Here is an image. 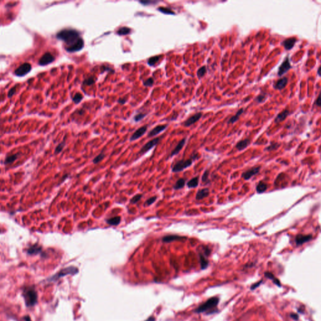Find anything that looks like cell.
Listing matches in <instances>:
<instances>
[{
	"mask_svg": "<svg viewBox=\"0 0 321 321\" xmlns=\"http://www.w3.org/2000/svg\"><path fill=\"white\" fill-rule=\"evenodd\" d=\"M145 116H146V114L141 113V114H137V115L134 117V120L136 122H138V121H140L141 119H143Z\"/></svg>",
	"mask_w": 321,
	"mask_h": 321,
	"instance_id": "cell-42",
	"label": "cell"
},
{
	"mask_svg": "<svg viewBox=\"0 0 321 321\" xmlns=\"http://www.w3.org/2000/svg\"><path fill=\"white\" fill-rule=\"evenodd\" d=\"M131 30L129 28L126 27H123L118 30V31L117 32V33L119 35H126L129 34L131 33Z\"/></svg>",
	"mask_w": 321,
	"mask_h": 321,
	"instance_id": "cell-30",
	"label": "cell"
},
{
	"mask_svg": "<svg viewBox=\"0 0 321 321\" xmlns=\"http://www.w3.org/2000/svg\"><path fill=\"white\" fill-rule=\"evenodd\" d=\"M185 183H186V180L183 178H180L176 182V183L174 184V185L173 186V188L175 190L180 189L185 186Z\"/></svg>",
	"mask_w": 321,
	"mask_h": 321,
	"instance_id": "cell-25",
	"label": "cell"
},
{
	"mask_svg": "<svg viewBox=\"0 0 321 321\" xmlns=\"http://www.w3.org/2000/svg\"><path fill=\"white\" fill-rule=\"evenodd\" d=\"M54 60L55 57L50 52H46L40 58L38 61V64L41 66H46L48 64L52 63Z\"/></svg>",
	"mask_w": 321,
	"mask_h": 321,
	"instance_id": "cell-8",
	"label": "cell"
},
{
	"mask_svg": "<svg viewBox=\"0 0 321 321\" xmlns=\"http://www.w3.org/2000/svg\"><path fill=\"white\" fill-rule=\"evenodd\" d=\"M312 236L310 235H298L295 238V242L297 245H300L305 242L310 241V240H312Z\"/></svg>",
	"mask_w": 321,
	"mask_h": 321,
	"instance_id": "cell-15",
	"label": "cell"
},
{
	"mask_svg": "<svg viewBox=\"0 0 321 321\" xmlns=\"http://www.w3.org/2000/svg\"><path fill=\"white\" fill-rule=\"evenodd\" d=\"M24 319H25V320L26 321H31V320H30V318L29 317H28V316H26V317H25Z\"/></svg>",
	"mask_w": 321,
	"mask_h": 321,
	"instance_id": "cell-51",
	"label": "cell"
},
{
	"mask_svg": "<svg viewBox=\"0 0 321 321\" xmlns=\"http://www.w3.org/2000/svg\"><path fill=\"white\" fill-rule=\"evenodd\" d=\"M168 127V125L167 124H164V125H157L153 129H152L148 134V137L149 138H151V137H153V136H155L158 134H159V133H161V132H163V131H164L166 128Z\"/></svg>",
	"mask_w": 321,
	"mask_h": 321,
	"instance_id": "cell-14",
	"label": "cell"
},
{
	"mask_svg": "<svg viewBox=\"0 0 321 321\" xmlns=\"http://www.w3.org/2000/svg\"><path fill=\"white\" fill-rule=\"evenodd\" d=\"M121 218L120 216H115L113 218H110L106 220L107 223L110 225H118L120 222Z\"/></svg>",
	"mask_w": 321,
	"mask_h": 321,
	"instance_id": "cell-27",
	"label": "cell"
},
{
	"mask_svg": "<svg viewBox=\"0 0 321 321\" xmlns=\"http://www.w3.org/2000/svg\"><path fill=\"white\" fill-rule=\"evenodd\" d=\"M243 111H244V110H243V109H242V108H241V109H240V110L236 112V114L235 115H233V117H231L229 119V120H228V124H233V123H235V122H236V121L238 120V119H239V117H240V115L243 112Z\"/></svg>",
	"mask_w": 321,
	"mask_h": 321,
	"instance_id": "cell-26",
	"label": "cell"
},
{
	"mask_svg": "<svg viewBox=\"0 0 321 321\" xmlns=\"http://www.w3.org/2000/svg\"><path fill=\"white\" fill-rule=\"evenodd\" d=\"M209 189L208 188H203L202 189L198 190L197 193L196 195V200H201L203 198L207 197L209 195Z\"/></svg>",
	"mask_w": 321,
	"mask_h": 321,
	"instance_id": "cell-18",
	"label": "cell"
},
{
	"mask_svg": "<svg viewBox=\"0 0 321 321\" xmlns=\"http://www.w3.org/2000/svg\"><path fill=\"white\" fill-rule=\"evenodd\" d=\"M161 139V137L156 138H154V139L149 141L145 145H144L143 146V148L141 149L139 153V154H144L146 152L149 151V150H151L152 148H153L155 146H156L158 144V143L159 142Z\"/></svg>",
	"mask_w": 321,
	"mask_h": 321,
	"instance_id": "cell-7",
	"label": "cell"
},
{
	"mask_svg": "<svg viewBox=\"0 0 321 321\" xmlns=\"http://www.w3.org/2000/svg\"><path fill=\"white\" fill-rule=\"evenodd\" d=\"M142 197H143V195H141V194L136 195V196L133 197V198L130 201V203H132V204H136V203H138V202H139L141 200Z\"/></svg>",
	"mask_w": 321,
	"mask_h": 321,
	"instance_id": "cell-36",
	"label": "cell"
},
{
	"mask_svg": "<svg viewBox=\"0 0 321 321\" xmlns=\"http://www.w3.org/2000/svg\"><path fill=\"white\" fill-rule=\"evenodd\" d=\"M163 56L161 55H157V56H152L150 58H149L148 60V63L149 64V65L150 66H154V65H156V63L158 62V61L160 60V58L162 57Z\"/></svg>",
	"mask_w": 321,
	"mask_h": 321,
	"instance_id": "cell-29",
	"label": "cell"
},
{
	"mask_svg": "<svg viewBox=\"0 0 321 321\" xmlns=\"http://www.w3.org/2000/svg\"><path fill=\"white\" fill-rule=\"evenodd\" d=\"M95 83V79L94 77H90L87 79H86L84 81V84H85L86 85H92Z\"/></svg>",
	"mask_w": 321,
	"mask_h": 321,
	"instance_id": "cell-37",
	"label": "cell"
},
{
	"mask_svg": "<svg viewBox=\"0 0 321 321\" xmlns=\"http://www.w3.org/2000/svg\"><path fill=\"white\" fill-rule=\"evenodd\" d=\"M199 256H200V261L202 269H205L208 265V261L205 259L204 255L202 253H200L199 254Z\"/></svg>",
	"mask_w": 321,
	"mask_h": 321,
	"instance_id": "cell-28",
	"label": "cell"
},
{
	"mask_svg": "<svg viewBox=\"0 0 321 321\" xmlns=\"http://www.w3.org/2000/svg\"><path fill=\"white\" fill-rule=\"evenodd\" d=\"M198 184H199V177L197 176V177L192 178L187 182V186L189 188H195L198 186Z\"/></svg>",
	"mask_w": 321,
	"mask_h": 321,
	"instance_id": "cell-23",
	"label": "cell"
},
{
	"mask_svg": "<svg viewBox=\"0 0 321 321\" xmlns=\"http://www.w3.org/2000/svg\"><path fill=\"white\" fill-rule=\"evenodd\" d=\"M192 164V160L191 159H182L178 161L172 167V171L173 173H178L183 171L186 168L190 167Z\"/></svg>",
	"mask_w": 321,
	"mask_h": 321,
	"instance_id": "cell-4",
	"label": "cell"
},
{
	"mask_svg": "<svg viewBox=\"0 0 321 321\" xmlns=\"http://www.w3.org/2000/svg\"><path fill=\"white\" fill-rule=\"evenodd\" d=\"M315 104L319 107L321 106V93L319 94V97H317V100L315 101Z\"/></svg>",
	"mask_w": 321,
	"mask_h": 321,
	"instance_id": "cell-46",
	"label": "cell"
},
{
	"mask_svg": "<svg viewBox=\"0 0 321 321\" xmlns=\"http://www.w3.org/2000/svg\"><path fill=\"white\" fill-rule=\"evenodd\" d=\"M65 146H66V142H65V140H64L62 143H61L56 146V148L55 150V154H58L59 153H60L63 150L64 147H65Z\"/></svg>",
	"mask_w": 321,
	"mask_h": 321,
	"instance_id": "cell-35",
	"label": "cell"
},
{
	"mask_svg": "<svg viewBox=\"0 0 321 321\" xmlns=\"http://www.w3.org/2000/svg\"><path fill=\"white\" fill-rule=\"evenodd\" d=\"M83 99V96L82 95L79 93V92H77L75 94V95L74 96V97L72 98V100L74 102V103H75L76 104H78L79 103H80L81 102V100Z\"/></svg>",
	"mask_w": 321,
	"mask_h": 321,
	"instance_id": "cell-32",
	"label": "cell"
},
{
	"mask_svg": "<svg viewBox=\"0 0 321 321\" xmlns=\"http://www.w3.org/2000/svg\"><path fill=\"white\" fill-rule=\"evenodd\" d=\"M292 315H294V316H292V317L293 318H294L295 319H297V318H298V316H297V315H296V314H292Z\"/></svg>",
	"mask_w": 321,
	"mask_h": 321,
	"instance_id": "cell-52",
	"label": "cell"
},
{
	"mask_svg": "<svg viewBox=\"0 0 321 321\" xmlns=\"http://www.w3.org/2000/svg\"><path fill=\"white\" fill-rule=\"evenodd\" d=\"M186 138H184L182 139L181 141H180L178 144H177V146L174 148V149L171 151V154H170V157H173V156H174L176 155H177L181 151V149H182L183 146H184L185 143H186Z\"/></svg>",
	"mask_w": 321,
	"mask_h": 321,
	"instance_id": "cell-16",
	"label": "cell"
},
{
	"mask_svg": "<svg viewBox=\"0 0 321 321\" xmlns=\"http://www.w3.org/2000/svg\"><path fill=\"white\" fill-rule=\"evenodd\" d=\"M156 200H157V197H156V196L153 197L146 201V202L144 203V205L145 206H150V205H153L156 201Z\"/></svg>",
	"mask_w": 321,
	"mask_h": 321,
	"instance_id": "cell-39",
	"label": "cell"
},
{
	"mask_svg": "<svg viewBox=\"0 0 321 321\" xmlns=\"http://www.w3.org/2000/svg\"><path fill=\"white\" fill-rule=\"evenodd\" d=\"M186 237L177 235H169L164 236L162 240L164 243H171L174 241H181L183 240H186Z\"/></svg>",
	"mask_w": 321,
	"mask_h": 321,
	"instance_id": "cell-13",
	"label": "cell"
},
{
	"mask_svg": "<svg viewBox=\"0 0 321 321\" xmlns=\"http://www.w3.org/2000/svg\"><path fill=\"white\" fill-rule=\"evenodd\" d=\"M154 320H155L154 318V317H151L149 318V319H148V320H147L146 321H154Z\"/></svg>",
	"mask_w": 321,
	"mask_h": 321,
	"instance_id": "cell-49",
	"label": "cell"
},
{
	"mask_svg": "<svg viewBox=\"0 0 321 321\" xmlns=\"http://www.w3.org/2000/svg\"><path fill=\"white\" fill-rule=\"evenodd\" d=\"M202 117V112H198V113H196L194 115H192V116H191L190 117H189L184 123H183V125L185 127H189V126H191L192 124H193L195 123H196L197 122H198L200 119L201 117Z\"/></svg>",
	"mask_w": 321,
	"mask_h": 321,
	"instance_id": "cell-10",
	"label": "cell"
},
{
	"mask_svg": "<svg viewBox=\"0 0 321 321\" xmlns=\"http://www.w3.org/2000/svg\"><path fill=\"white\" fill-rule=\"evenodd\" d=\"M206 73H207V67L205 66H203L198 69V71L197 72V75L199 78H202L206 74Z\"/></svg>",
	"mask_w": 321,
	"mask_h": 321,
	"instance_id": "cell-34",
	"label": "cell"
},
{
	"mask_svg": "<svg viewBox=\"0 0 321 321\" xmlns=\"http://www.w3.org/2000/svg\"><path fill=\"white\" fill-rule=\"evenodd\" d=\"M296 39L295 38H287L286 40H285L283 42H282V45L283 46H284V48L287 50H289L290 49H292L295 42H296Z\"/></svg>",
	"mask_w": 321,
	"mask_h": 321,
	"instance_id": "cell-19",
	"label": "cell"
},
{
	"mask_svg": "<svg viewBox=\"0 0 321 321\" xmlns=\"http://www.w3.org/2000/svg\"><path fill=\"white\" fill-rule=\"evenodd\" d=\"M41 250H42V248L40 245H39L38 244H35V245L30 246L27 250V252L28 255H37L41 251Z\"/></svg>",
	"mask_w": 321,
	"mask_h": 321,
	"instance_id": "cell-17",
	"label": "cell"
},
{
	"mask_svg": "<svg viewBox=\"0 0 321 321\" xmlns=\"http://www.w3.org/2000/svg\"><path fill=\"white\" fill-rule=\"evenodd\" d=\"M219 302V299L217 297H212L208 299L207 302L202 304L200 307L195 310V312L196 313H202L205 312H207L209 310L215 307Z\"/></svg>",
	"mask_w": 321,
	"mask_h": 321,
	"instance_id": "cell-2",
	"label": "cell"
},
{
	"mask_svg": "<svg viewBox=\"0 0 321 321\" xmlns=\"http://www.w3.org/2000/svg\"><path fill=\"white\" fill-rule=\"evenodd\" d=\"M290 69H291L289 57H287L285 58V60L284 61V62L281 64V66H280V67L279 69L278 75L279 76H282Z\"/></svg>",
	"mask_w": 321,
	"mask_h": 321,
	"instance_id": "cell-9",
	"label": "cell"
},
{
	"mask_svg": "<svg viewBox=\"0 0 321 321\" xmlns=\"http://www.w3.org/2000/svg\"><path fill=\"white\" fill-rule=\"evenodd\" d=\"M56 38L66 43V50L68 52L78 51L84 46L83 39L80 37L79 32L75 30H62L57 33Z\"/></svg>",
	"mask_w": 321,
	"mask_h": 321,
	"instance_id": "cell-1",
	"label": "cell"
},
{
	"mask_svg": "<svg viewBox=\"0 0 321 321\" xmlns=\"http://www.w3.org/2000/svg\"><path fill=\"white\" fill-rule=\"evenodd\" d=\"M18 156H19V154H13L10 156H8L6 158V160L5 161V164H11V163H13L15 160L17 159Z\"/></svg>",
	"mask_w": 321,
	"mask_h": 321,
	"instance_id": "cell-31",
	"label": "cell"
},
{
	"mask_svg": "<svg viewBox=\"0 0 321 321\" xmlns=\"http://www.w3.org/2000/svg\"><path fill=\"white\" fill-rule=\"evenodd\" d=\"M78 271H79L78 269L75 267H67V268H65V269L61 270L58 273H57L56 275H55L52 277V279H57L61 277L66 276V275H69V274L74 275V274H77L78 272Z\"/></svg>",
	"mask_w": 321,
	"mask_h": 321,
	"instance_id": "cell-5",
	"label": "cell"
},
{
	"mask_svg": "<svg viewBox=\"0 0 321 321\" xmlns=\"http://www.w3.org/2000/svg\"><path fill=\"white\" fill-rule=\"evenodd\" d=\"M154 84V79L152 77L149 78L143 82V84L146 87H151Z\"/></svg>",
	"mask_w": 321,
	"mask_h": 321,
	"instance_id": "cell-40",
	"label": "cell"
},
{
	"mask_svg": "<svg viewBox=\"0 0 321 321\" xmlns=\"http://www.w3.org/2000/svg\"><path fill=\"white\" fill-rule=\"evenodd\" d=\"M23 297L27 307L33 306L37 301L36 292L33 288H27L23 291Z\"/></svg>",
	"mask_w": 321,
	"mask_h": 321,
	"instance_id": "cell-3",
	"label": "cell"
},
{
	"mask_svg": "<svg viewBox=\"0 0 321 321\" xmlns=\"http://www.w3.org/2000/svg\"><path fill=\"white\" fill-rule=\"evenodd\" d=\"M105 157V154L104 153H100V154H99L97 156H96L94 159H93V163L94 164H97L99 163L100 161H102Z\"/></svg>",
	"mask_w": 321,
	"mask_h": 321,
	"instance_id": "cell-38",
	"label": "cell"
},
{
	"mask_svg": "<svg viewBox=\"0 0 321 321\" xmlns=\"http://www.w3.org/2000/svg\"><path fill=\"white\" fill-rule=\"evenodd\" d=\"M260 167H255V168H253L250 169H248L247 171H246L245 172H244L242 175H241V177L245 179V180H248L250 179L252 176L256 175V174H258L260 171Z\"/></svg>",
	"mask_w": 321,
	"mask_h": 321,
	"instance_id": "cell-11",
	"label": "cell"
},
{
	"mask_svg": "<svg viewBox=\"0 0 321 321\" xmlns=\"http://www.w3.org/2000/svg\"><path fill=\"white\" fill-rule=\"evenodd\" d=\"M141 3L144 5H147L148 4H150V3H157V2H153V1H146V2H140Z\"/></svg>",
	"mask_w": 321,
	"mask_h": 321,
	"instance_id": "cell-47",
	"label": "cell"
},
{
	"mask_svg": "<svg viewBox=\"0 0 321 321\" xmlns=\"http://www.w3.org/2000/svg\"><path fill=\"white\" fill-rule=\"evenodd\" d=\"M147 129H148V127L146 125H144V126H143V127L139 128V129L138 130H136L134 132V133L132 135V136L130 138V141H135V140L140 138L146 133V132L147 131Z\"/></svg>",
	"mask_w": 321,
	"mask_h": 321,
	"instance_id": "cell-12",
	"label": "cell"
},
{
	"mask_svg": "<svg viewBox=\"0 0 321 321\" xmlns=\"http://www.w3.org/2000/svg\"><path fill=\"white\" fill-rule=\"evenodd\" d=\"M158 10L164 14H171V15L175 14V13L173 11H172L171 9H169L166 7H159L158 8Z\"/></svg>",
	"mask_w": 321,
	"mask_h": 321,
	"instance_id": "cell-33",
	"label": "cell"
},
{
	"mask_svg": "<svg viewBox=\"0 0 321 321\" xmlns=\"http://www.w3.org/2000/svg\"><path fill=\"white\" fill-rule=\"evenodd\" d=\"M125 102H126V99H125V98H122H122H120V99H119L118 100V102H119V103H120V104H125Z\"/></svg>",
	"mask_w": 321,
	"mask_h": 321,
	"instance_id": "cell-48",
	"label": "cell"
},
{
	"mask_svg": "<svg viewBox=\"0 0 321 321\" xmlns=\"http://www.w3.org/2000/svg\"><path fill=\"white\" fill-rule=\"evenodd\" d=\"M265 97H266L265 95H264V94H260V95H258V96H257V97L256 98V102H259V103L262 102H264V101L265 100Z\"/></svg>",
	"mask_w": 321,
	"mask_h": 321,
	"instance_id": "cell-43",
	"label": "cell"
},
{
	"mask_svg": "<svg viewBox=\"0 0 321 321\" xmlns=\"http://www.w3.org/2000/svg\"><path fill=\"white\" fill-rule=\"evenodd\" d=\"M318 74H319L320 76H321V66H320V67L319 68V69H318Z\"/></svg>",
	"mask_w": 321,
	"mask_h": 321,
	"instance_id": "cell-50",
	"label": "cell"
},
{
	"mask_svg": "<svg viewBox=\"0 0 321 321\" xmlns=\"http://www.w3.org/2000/svg\"><path fill=\"white\" fill-rule=\"evenodd\" d=\"M289 110H284L283 112H280V114H279L277 115V116L276 117V118L275 119V122H279L284 120L286 119V117L289 115Z\"/></svg>",
	"mask_w": 321,
	"mask_h": 321,
	"instance_id": "cell-22",
	"label": "cell"
},
{
	"mask_svg": "<svg viewBox=\"0 0 321 321\" xmlns=\"http://www.w3.org/2000/svg\"><path fill=\"white\" fill-rule=\"evenodd\" d=\"M17 87V86H14V87H12V88L9 90V92H8V97L10 98V97H12V96L15 94Z\"/></svg>",
	"mask_w": 321,
	"mask_h": 321,
	"instance_id": "cell-44",
	"label": "cell"
},
{
	"mask_svg": "<svg viewBox=\"0 0 321 321\" xmlns=\"http://www.w3.org/2000/svg\"><path fill=\"white\" fill-rule=\"evenodd\" d=\"M32 70V66L29 63H24L19 66L15 71V74L18 77H23L28 74Z\"/></svg>",
	"mask_w": 321,
	"mask_h": 321,
	"instance_id": "cell-6",
	"label": "cell"
},
{
	"mask_svg": "<svg viewBox=\"0 0 321 321\" xmlns=\"http://www.w3.org/2000/svg\"><path fill=\"white\" fill-rule=\"evenodd\" d=\"M267 189V184L262 181L259 182V183L257 184L256 187V192L258 193H263Z\"/></svg>",
	"mask_w": 321,
	"mask_h": 321,
	"instance_id": "cell-24",
	"label": "cell"
},
{
	"mask_svg": "<svg viewBox=\"0 0 321 321\" xmlns=\"http://www.w3.org/2000/svg\"><path fill=\"white\" fill-rule=\"evenodd\" d=\"M208 176H209L208 170H206L205 171V173H203V175L202 176V181L204 182H208L209 181Z\"/></svg>",
	"mask_w": 321,
	"mask_h": 321,
	"instance_id": "cell-41",
	"label": "cell"
},
{
	"mask_svg": "<svg viewBox=\"0 0 321 321\" xmlns=\"http://www.w3.org/2000/svg\"><path fill=\"white\" fill-rule=\"evenodd\" d=\"M288 82V79L287 77H283L279 80L275 84V88L278 90H282L285 87Z\"/></svg>",
	"mask_w": 321,
	"mask_h": 321,
	"instance_id": "cell-20",
	"label": "cell"
},
{
	"mask_svg": "<svg viewBox=\"0 0 321 321\" xmlns=\"http://www.w3.org/2000/svg\"><path fill=\"white\" fill-rule=\"evenodd\" d=\"M250 141L248 139H245L241 140L236 144V148L238 151H242V150L245 149V148H246L248 147V146L250 144Z\"/></svg>",
	"mask_w": 321,
	"mask_h": 321,
	"instance_id": "cell-21",
	"label": "cell"
},
{
	"mask_svg": "<svg viewBox=\"0 0 321 321\" xmlns=\"http://www.w3.org/2000/svg\"><path fill=\"white\" fill-rule=\"evenodd\" d=\"M278 146H279V145L277 144H272L270 146H269V147H267L266 148V150H267V151H272V150L277 149V148Z\"/></svg>",
	"mask_w": 321,
	"mask_h": 321,
	"instance_id": "cell-45",
	"label": "cell"
}]
</instances>
